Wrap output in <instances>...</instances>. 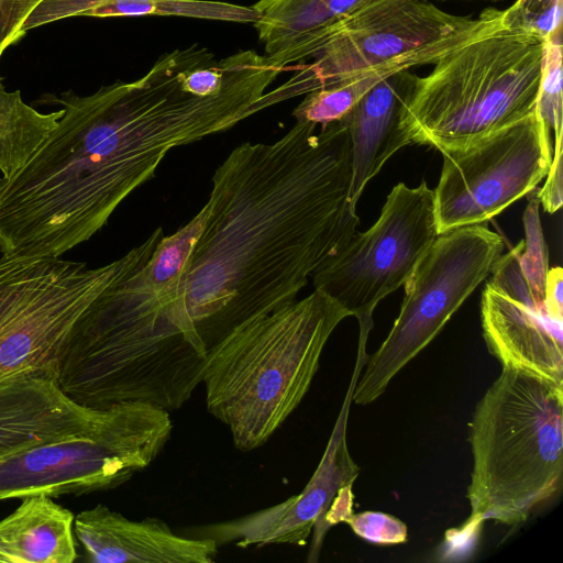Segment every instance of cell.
Listing matches in <instances>:
<instances>
[{"label": "cell", "mask_w": 563, "mask_h": 563, "mask_svg": "<svg viewBox=\"0 0 563 563\" xmlns=\"http://www.w3.org/2000/svg\"><path fill=\"white\" fill-rule=\"evenodd\" d=\"M296 124L242 143L218 166L202 222L165 303L208 350L250 319L297 298L356 233L351 142L343 120Z\"/></svg>", "instance_id": "cell-1"}, {"label": "cell", "mask_w": 563, "mask_h": 563, "mask_svg": "<svg viewBox=\"0 0 563 563\" xmlns=\"http://www.w3.org/2000/svg\"><path fill=\"white\" fill-rule=\"evenodd\" d=\"M184 69L175 49L134 81L48 97L64 110L57 125L20 169L0 177L2 255L60 257L95 235L170 150L243 121L230 87L195 95Z\"/></svg>", "instance_id": "cell-2"}, {"label": "cell", "mask_w": 563, "mask_h": 563, "mask_svg": "<svg viewBox=\"0 0 563 563\" xmlns=\"http://www.w3.org/2000/svg\"><path fill=\"white\" fill-rule=\"evenodd\" d=\"M206 360L200 338L178 323L143 266L79 316L59 346L56 380L86 408L139 401L170 412L202 382Z\"/></svg>", "instance_id": "cell-3"}, {"label": "cell", "mask_w": 563, "mask_h": 563, "mask_svg": "<svg viewBox=\"0 0 563 563\" xmlns=\"http://www.w3.org/2000/svg\"><path fill=\"white\" fill-rule=\"evenodd\" d=\"M347 317L314 289L247 320L208 350L201 382L207 409L229 428L238 450L265 444L299 406L330 335Z\"/></svg>", "instance_id": "cell-4"}, {"label": "cell", "mask_w": 563, "mask_h": 563, "mask_svg": "<svg viewBox=\"0 0 563 563\" xmlns=\"http://www.w3.org/2000/svg\"><path fill=\"white\" fill-rule=\"evenodd\" d=\"M473 457L465 528L485 520L517 526L562 489L563 388L503 368L470 423Z\"/></svg>", "instance_id": "cell-5"}, {"label": "cell", "mask_w": 563, "mask_h": 563, "mask_svg": "<svg viewBox=\"0 0 563 563\" xmlns=\"http://www.w3.org/2000/svg\"><path fill=\"white\" fill-rule=\"evenodd\" d=\"M544 41L500 23L417 75L402 126L411 144L441 153L472 145L537 110Z\"/></svg>", "instance_id": "cell-6"}, {"label": "cell", "mask_w": 563, "mask_h": 563, "mask_svg": "<svg viewBox=\"0 0 563 563\" xmlns=\"http://www.w3.org/2000/svg\"><path fill=\"white\" fill-rule=\"evenodd\" d=\"M155 229L119 260L97 268L60 257H0V382L56 376L59 346L85 309L122 275L144 266L163 236Z\"/></svg>", "instance_id": "cell-7"}, {"label": "cell", "mask_w": 563, "mask_h": 563, "mask_svg": "<svg viewBox=\"0 0 563 563\" xmlns=\"http://www.w3.org/2000/svg\"><path fill=\"white\" fill-rule=\"evenodd\" d=\"M169 411L129 401L92 428L0 456V500L108 490L146 468L170 438Z\"/></svg>", "instance_id": "cell-8"}, {"label": "cell", "mask_w": 563, "mask_h": 563, "mask_svg": "<svg viewBox=\"0 0 563 563\" xmlns=\"http://www.w3.org/2000/svg\"><path fill=\"white\" fill-rule=\"evenodd\" d=\"M539 200L523 213L525 239L495 263L481 298L488 352L503 368L563 388V271L549 268Z\"/></svg>", "instance_id": "cell-9"}, {"label": "cell", "mask_w": 563, "mask_h": 563, "mask_svg": "<svg viewBox=\"0 0 563 563\" xmlns=\"http://www.w3.org/2000/svg\"><path fill=\"white\" fill-rule=\"evenodd\" d=\"M504 247L503 236L486 223L437 236L405 283L399 314L382 345L367 356L352 402L369 405L384 394L489 276Z\"/></svg>", "instance_id": "cell-10"}, {"label": "cell", "mask_w": 563, "mask_h": 563, "mask_svg": "<svg viewBox=\"0 0 563 563\" xmlns=\"http://www.w3.org/2000/svg\"><path fill=\"white\" fill-rule=\"evenodd\" d=\"M504 10L450 14L429 0H377L347 19L306 64L314 90L378 68L407 70L500 23Z\"/></svg>", "instance_id": "cell-11"}, {"label": "cell", "mask_w": 563, "mask_h": 563, "mask_svg": "<svg viewBox=\"0 0 563 563\" xmlns=\"http://www.w3.org/2000/svg\"><path fill=\"white\" fill-rule=\"evenodd\" d=\"M434 195L426 180L393 187L377 221L350 241L311 276L321 290L358 321L373 328L376 306L404 286L437 236Z\"/></svg>", "instance_id": "cell-12"}, {"label": "cell", "mask_w": 563, "mask_h": 563, "mask_svg": "<svg viewBox=\"0 0 563 563\" xmlns=\"http://www.w3.org/2000/svg\"><path fill=\"white\" fill-rule=\"evenodd\" d=\"M550 130L536 110L472 145L443 152L433 190L438 233L486 223L533 191L552 162Z\"/></svg>", "instance_id": "cell-13"}, {"label": "cell", "mask_w": 563, "mask_h": 563, "mask_svg": "<svg viewBox=\"0 0 563 563\" xmlns=\"http://www.w3.org/2000/svg\"><path fill=\"white\" fill-rule=\"evenodd\" d=\"M365 357L357 355L354 373L324 454L305 489L286 501L214 528L217 538L235 541L236 547L306 543L312 529L309 561L318 559L324 519L340 494L353 486L360 467L352 460L346 443V426L352 394Z\"/></svg>", "instance_id": "cell-14"}, {"label": "cell", "mask_w": 563, "mask_h": 563, "mask_svg": "<svg viewBox=\"0 0 563 563\" xmlns=\"http://www.w3.org/2000/svg\"><path fill=\"white\" fill-rule=\"evenodd\" d=\"M74 534L98 563H212L218 554L213 538H185L158 518L134 521L104 505L78 514Z\"/></svg>", "instance_id": "cell-15"}, {"label": "cell", "mask_w": 563, "mask_h": 563, "mask_svg": "<svg viewBox=\"0 0 563 563\" xmlns=\"http://www.w3.org/2000/svg\"><path fill=\"white\" fill-rule=\"evenodd\" d=\"M106 409L68 398L51 374H24L0 382V456L43 441L84 432Z\"/></svg>", "instance_id": "cell-16"}, {"label": "cell", "mask_w": 563, "mask_h": 563, "mask_svg": "<svg viewBox=\"0 0 563 563\" xmlns=\"http://www.w3.org/2000/svg\"><path fill=\"white\" fill-rule=\"evenodd\" d=\"M417 75L397 71L377 82L342 119L351 142L350 201L356 207L367 184L400 148L411 144L402 113Z\"/></svg>", "instance_id": "cell-17"}, {"label": "cell", "mask_w": 563, "mask_h": 563, "mask_svg": "<svg viewBox=\"0 0 563 563\" xmlns=\"http://www.w3.org/2000/svg\"><path fill=\"white\" fill-rule=\"evenodd\" d=\"M377 0H258L254 23L277 66L313 58L341 25Z\"/></svg>", "instance_id": "cell-18"}, {"label": "cell", "mask_w": 563, "mask_h": 563, "mask_svg": "<svg viewBox=\"0 0 563 563\" xmlns=\"http://www.w3.org/2000/svg\"><path fill=\"white\" fill-rule=\"evenodd\" d=\"M74 515L53 501L34 495L0 520V562L71 563L77 559Z\"/></svg>", "instance_id": "cell-19"}, {"label": "cell", "mask_w": 563, "mask_h": 563, "mask_svg": "<svg viewBox=\"0 0 563 563\" xmlns=\"http://www.w3.org/2000/svg\"><path fill=\"white\" fill-rule=\"evenodd\" d=\"M63 109L41 113L26 104L19 90L0 88V172L10 177L20 169L57 125Z\"/></svg>", "instance_id": "cell-20"}, {"label": "cell", "mask_w": 563, "mask_h": 563, "mask_svg": "<svg viewBox=\"0 0 563 563\" xmlns=\"http://www.w3.org/2000/svg\"><path fill=\"white\" fill-rule=\"evenodd\" d=\"M164 15L238 23H255L258 13L244 7L211 0H109L86 13L85 16L114 18Z\"/></svg>", "instance_id": "cell-21"}, {"label": "cell", "mask_w": 563, "mask_h": 563, "mask_svg": "<svg viewBox=\"0 0 563 563\" xmlns=\"http://www.w3.org/2000/svg\"><path fill=\"white\" fill-rule=\"evenodd\" d=\"M400 71L378 68L338 84L319 88L305 95L295 108L296 122H309L321 126L342 120L354 106L380 80Z\"/></svg>", "instance_id": "cell-22"}, {"label": "cell", "mask_w": 563, "mask_h": 563, "mask_svg": "<svg viewBox=\"0 0 563 563\" xmlns=\"http://www.w3.org/2000/svg\"><path fill=\"white\" fill-rule=\"evenodd\" d=\"M537 110L554 131V141L563 140L562 32L544 41Z\"/></svg>", "instance_id": "cell-23"}, {"label": "cell", "mask_w": 563, "mask_h": 563, "mask_svg": "<svg viewBox=\"0 0 563 563\" xmlns=\"http://www.w3.org/2000/svg\"><path fill=\"white\" fill-rule=\"evenodd\" d=\"M504 25L547 41L562 32V0H517L504 10Z\"/></svg>", "instance_id": "cell-24"}, {"label": "cell", "mask_w": 563, "mask_h": 563, "mask_svg": "<svg viewBox=\"0 0 563 563\" xmlns=\"http://www.w3.org/2000/svg\"><path fill=\"white\" fill-rule=\"evenodd\" d=\"M345 522L356 536L375 544L394 545L408 539L406 523L389 514L366 510L352 514Z\"/></svg>", "instance_id": "cell-25"}, {"label": "cell", "mask_w": 563, "mask_h": 563, "mask_svg": "<svg viewBox=\"0 0 563 563\" xmlns=\"http://www.w3.org/2000/svg\"><path fill=\"white\" fill-rule=\"evenodd\" d=\"M42 0H0V57L23 35L21 27Z\"/></svg>", "instance_id": "cell-26"}, {"label": "cell", "mask_w": 563, "mask_h": 563, "mask_svg": "<svg viewBox=\"0 0 563 563\" xmlns=\"http://www.w3.org/2000/svg\"><path fill=\"white\" fill-rule=\"evenodd\" d=\"M562 154H563V140L554 141V152L549 172L545 176V183L537 195L539 202L543 209L553 213L562 207Z\"/></svg>", "instance_id": "cell-27"}, {"label": "cell", "mask_w": 563, "mask_h": 563, "mask_svg": "<svg viewBox=\"0 0 563 563\" xmlns=\"http://www.w3.org/2000/svg\"><path fill=\"white\" fill-rule=\"evenodd\" d=\"M2 86H3V85H2V80H1V77H0V88H1Z\"/></svg>", "instance_id": "cell-28"}, {"label": "cell", "mask_w": 563, "mask_h": 563, "mask_svg": "<svg viewBox=\"0 0 563 563\" xmlns=\"http://www.w3.org/2000/svg\"><path fill=\"white\" fill-rule=\"evenodd\" d=\"M441 1H448V0H441ZM493 1H496V0H493Z\"/></svg>", "instance_id": "cell-29"}]
</instances>
